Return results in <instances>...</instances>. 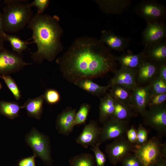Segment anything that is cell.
I'll return each mask as SVG.
<instances>
[{"mask_svg": "<svg viewBox=\"0 0 166 166\" xmlns=\"http://www.w3.org/2000/svg\"><path fill=\"white\" fill-rule=\"evenodd\" d=\"M116 61L111 50L99 39L82 37L76 39L56 61L64 77L74 84L113 72L116 69Z\"/></svg>", "mask_w": 166, "mask_h": 166, "instance_id": "6da1fadb", "label": "cell"}, {"mask_svg": "<svg viewBox=\"0 0 166 166\" xmlns=\"http://www.w3.org/2000/svg\"><path fill=\"white\" fill-rule=\"evenodd\" d=\"M56 15H34L27 26L32 32L30 39L35 43L37 50L30 52L33 61L41 63L45 60L51 62L63 49L61 37L63 30Z\"/></svg>", "mask_w": 166, "mask_h": 166, "instance_id": "7a4b0ae2", "label": "cell"}, {"mask_svg": "<svg viewBox=\"0 0 166 166\" xmlns=\"http://www.w3.org/2000/svg\"><path fill=\"white\" fill-rule=\"evenodd\" d=\"M27 0H5L2 13L4 30L12 34L27 26L34 16L32 7Z\"/></svg>", "mask_w": 166, "mask_h": 166, "instance_id": "3957f363", "label": "cell"}, {"mask_svg": "<svg viewBox=\"0 0 166 166\" xmlns=\"http://www.w3.org/2000/svg\"><path fill=\"white\" fill-rule=\"evenodd\" d=\"M160 137L148 139L140 146L135 145L134 153L139 159L142 166H151L161 157H166V143H162Z\"/></svg>", "mask_w": 166, "mask_h": 166, "instance_id": "277c9868", "label": "cell"}, {"mask_svg": "<svg viewBox=\"0 0 166 166\" xmlns=\"http://www.w3.org/2000/svg\"><path fill=\"white\" fill-rule=\"evenodd\" d=\"M135 11L147 23L165 22L166 19L165 6L155 0L140 1L135 6Z\"/></svg>", "mask_w": 166, "mask_h": 166, "instance_id": "5b68a950", "label": "cell"}, {"mask_svg": "<svg viewBox=\"0 0 166 166\" xmlns=\"http://www.w3.org/2000/svg\"><path fill=\"white\" fill-rule=\"evenodd\" d=\"M25 140L37 157L46 164L50 163L51 157L49 142L46 136L34 128L26 134Z\"/></svg>", "mask_w": 166, "mask_h": 166, "instance_id": "8992f818", "label": "cell"}, {"mask_svg": "<svg viewBox=\"0 0 166 166\" xmlns=\"http://www.w3.org/2000/svg\"><path fill=\"white\" fill-rule=\"evenodd\" d=\"M142 117L144 123L155 130L158 136L166 135V103L146 110Z\"/></svg>", "mask_w": 166, "mask_h": 166, "instance_id": "52a82bcc", "label": "cell"}, {"mask_svg": "<svg viewBox=\"0 0 166 166\" xmlns=\"http://www.w3.org/2000/svg\"><path fill=\"white\" fill-rule=\"evenodd\" d=\"M136 148L135 145L130 143L126 138L122 137L114 139L108 144L105 148L110 163L116 166L128 154L134 153Z\"/></svg>", "mask_w": 166, "mask_h": 166, "instance_id": "ba28073f", "label": "cell"}, {"mask_svg": "<svg viewBox=\"0 0 166 166\" xmlns=\"http://www.w3.org/2000/svg\"><path fill=\"white\" fill-rule=\"evenodd\" d=\"M97 143L100 146L112 139L123 137L129 128V122L110 118L103 124Z\"/></svg>", "mask_w": 166, "mask_h": 166, "instance_id": "9c48e42d", "label": "cell"}, {"mask_svg": "<svg viewBox=\"0 0 166 166\" xmlns=\"http://www.w3.org/2000/svg\"><path fill=\"white\" fill-rule=\"evenodd\" d=\"M25 62L22 56L5 48L0 51V74L7 75L32 65Z\"/></svg>", "mask_w": 166, "mask_h": 166, "instance_id": "30bf717a", "label": "cell"}, {"mask_svg": "<svg viewBox=\"0 0 166 166\" xmlns=\"http://www.w3.org/2000/svg\"><path fill=\"white\" fill-rule=\"evenodd\" d=\"M142 36L144 46L151 45L166 39L165 22H147Z\"/></svg>", "mask_w": 166, "mask_h": 166, "instance_id": "8fae6325", "label": "cell"}, {"mask_svg": "<svg viewBox=\"0 0 166 166\" xmlns=\"http://www.w3.org/2000/svg\"><path fill=\"white\" fill-rule=\"evenodd\" d=\"M149 84L143 86L139 85L132 90L129 104L133 110L142 117L146 110L150 95Z\"/></svg>", "mask_w": 166, "mask_h": 166, "instance_id": "7c38bea8", "label": "cell"}, {"mask_svg": "<svg viewBox=\"0 0 166 166\" xmlns=\"http://www.w3.org/2000/svg\"><path fill=\"white\" fill-rule=\"evenodd\" d=\"M137 70L122 67L119 69H115L113 71L114 75L109 84L111 87L120 85L132 90L138 85L136 80Z\"/></svg>", "mask_w": 166, "mask_h": 166, "instance_id": "4fadbf2b", "label": "cell"}, {"mask_svg": "<svg viewBox=\"0 0 166 166\" xmlns=\"http://www.w3.org/2000/svg\"><path fill=\"white\" fill-rule=\"evenodd\" d=\"M101 129L96 121L91 120L85 125L82 132L76 139V143L85 148L93 146L97 141Z\"/></svg>", "mask_w": 166, "mask_h": 166, "instance_id": "5bb4252c", "label": "cell"}, {"mask_svg": "<svg viewBox=\"0 0 166 166\" xmlns=\"http://www.w3.org/2000/svg\"><path fill=\"white\" fill-rule=\"evenodd\" d=\"M99 40L110 49L124 52L128 47L130 40L128 38L117 35L113 31L103 30Z\"/></svg>", "mask_w": 166, "mask_h": 166, "instance_id": "9a60e30c", "label": "cell"}, {"mask_svg": "<svg viewBox=\"0 0 166 166\" xmlns=\"http://www.w3.org/2000/svg\"><path fill=\"white\" fill-rule=\"evenodd\" d=\"M142 51L146 60L159 65L166 64V39L151 45L144 46Z\"/></svg>", "mask_w": 166, "mask_h": 166, "instance_id": "2e32d148", "label": "cell"}, {"mask_svg": "<svg viewBox=\"0 0 166 166\" xmlns=\"http://www.w3.org/2000/svg\"><path fill=\"white\" fill-rule=\"evenodd\" d=\"M76 110L67 108L57 116L56 121V127L58 132L64 135H68L72 131L74 125Z\"/></svg>", "mask_w": 166, "mask_h": 166, "instance_id": "e0dca14e", "label": "cell"}, {"mask_svg": "<svg viewBox=\"0 0 166 166\" xmlns=\"http://www.w3.org/2000/svg\"><path fill=\"white\" fill-rule=\"evenodd\" d=\"M160 65L146 60L138 69L136 77L138 84H149L158 77Z\"/></svg>", "mask_w": 166, "mask_h": 166, "instance_id": "ac0fdd59", "label": "cell"}, {"mask_svg": "<svg viewBox=\"0 0 166 166\" xmlns=\"http://www.w3.org/2000/svg\"><path fill=\"white\" fill-rule=\"evenodd\" d=\"M127 53L119 56L115 55L116 61H118L121 67L128 69H138L146 60L145 55L142 51L140 53L134 54L131 50H127Z\"/></svg>", "mask_w": 166, "mask_h": 166, "instance_id": "d6986e66", "label": "cell"}, {"mask_svg": "<svg viewBox=\"0 0 166 166\" xmlns=\"http://www.w3.org/2000/svg\"><path fill=\"white\" fill-rule=\"evenodd\" d=\"M95 2L100 9L107 14L121 13L129 6L130 0H97Z\"/></svg>", "mask_w": 166, "mask_h": 166, "instance_id": "ffe728a7", "label": "cell"}, {"mask_svg": "<svg viewBox=\"0 0 166 166\" xmlns=\"http://www.w3.org/2000/svg\"><path fill=\"white\" fill-rule=\"evenodd\" d=\"M45 101L44 94L33 98H29L22 105L25 109L28 116L40 120L43 112Z\"/></svg>", "mask_w": 166, "mask_h": 166, "instance_id": "44dd1931", "label": "cell"}, {"mask_svg": "<svg viewBox=\"0 0 166 166\" xmlns=\"http://www.w3.org/2000/svg\"><path fill=\"white\" fill-rule=\"evenodd\" d=\"M115 101L114 111L110 118L129 123L132 118L138 115L133 110L129 104L115 100Z\"/></svg>", "mask_w": 166, "mask_h": 166, "instance_id": "7402d4cb", "label": "cell"}, {"mask_svg": "<svg viewBox=\"0 0 166 166\" xmlns=\"http://www.w3.org/2000/svg\"><path fill=\"white\" fill-rule=\"evenodd\" d=\"M75 85L93 95L99 97L107 93L111 86L109 84L105 86L98 85L91 79H85L77 81L73 84Z\"/></svg>", "mask_w": 166, "mask_h": 166, "instance_id": "603a6c76", "label": "cell"}, {"mask_svg": "<svg viewBox=\"0 0 166 166\" xmlns=\"http://www.w3.org/2000/svg\"><path fill=\"white\" fill-rule=\"evenodd\" d=\"M115 101L109 93L100 97L99 121L103 124L112 115L114 109Z\"/></svg>", "mask_w": 166, "mask_h": 166, "instance_id": "cb8c5ba5", "label": "cell"}, {"mask_svg": "<svg viewBox=\"0 0 166 166\" xmlns=\"http://www.w3.org/2000/svg\"><path fill=\"white\" fill-rule=\"evenodd\" d=\"M22 106L14 101H0V114L6 117L14 119L19 116Z\"/></svg>", "mask_w": 166, "mask_h": 166, "instance_id": "d4e9b609", "label": "cell"}, {"mask_svg": "<svg viewBox=\"0 0 166 166\" xmlns=\"http://www.w3.org/2000/svg\"><path fill=\"white\" fill-rule=\"evenodd\" d=\"M110 88L109 94L113 99L124 103L129 104L132 89L118 85H113Z\"/></svg>", "mask_w": 166, "mask_h": 166, "instance_id": "484cf974", "label": "cell"}, {"mask_svg": "<svg viewBox=\"0 0 166 166\" xmlns=\"http://www.w3.org/2000/svg\"><path fill=\"white\" fill-rule=\"evenodd\" d=\"M70 166H95L94 156L89 153H84L71 157L69 160Z\"/></svg>", "mask_w": 166, "mask_h": 166, "instance_id": "4316f807", "label": "cell"}, {"mask_svg": "<svg viewBox=\"0 0 166 166\" xmlns=\"http://www.w3.org/2000/svg\"><path fill=\"white\" fill-rule=\"evenodd\" d=\"M5 41L9 42L14 52L21 56H22L23 52L28 49L27 41L22 40L16 35L6 34Z\"/></svg>", "mask_w": 166, "mask_h": 166, "instance_id": "83f0119b", "label": "cell"}, {"mask_svg": "<svg viewBox=\"0 0 166 166\" xmlns=\"http://www.w3.org/2000/svg\"><path fill=\"white\" fill-rule=\"evenodd\" d=\"M91 109L88 103L82 104L78 111L76 112L74 120L75 126L85 124Z\"/></svg>", "mask_w": 166, "mask_h": 166, "instance_id": "f1b7e54d", "label": "cell"}, {"mask_svg": "<svg viewBox=\"0 0 166 166\" xmlns=\"http://www.w3.org/2000/svg\"><path fill=\"white\" fill-rule=\"evenodd\" d=\"M0 78L3 80L15 99L19 100L21 97V92L14 80L8 75H0Z\"/></svg>", "mask_w": 166, "mask_h": 166, "instance_id": "f546056e", "label": "cell"}, {"mask_svg": "<svg viewBox=\"0 0 166 166\" xmlns=\"http://www.w3.org/2000/svg\"><path fill=\"white\" fill-rule=\"evenodd\" d=\"M150 94L166 93V82L157 77L149 83Z\"/></svg>", "mask_w": 166, "mask_h": 166, "instance_id": "4dcf8cb0", "label": "cell"}, {"mask_svg": "<svg viewBox=\"0 0 166 166\" xmlns=\"http://www.w3.org/2000/svg\"><path fill=\"white\" fill-rule=\"evenodd\" d=\"M166 93L150 94L148 100L147 107L149 109L165 103Z\"/></svg>", "mask_w": 166, "mask_h": 166, "instance_id": "1f68e13d", "label": "cell"}, {"mask_svg": "<svg viewBox=\"0 0 166 166\" xmlns=\"http://www.w3.org/2000/svg\"><path fill=\"white\" fill-rule=\"evenodd\" d=\"M45 100L50 105H54L58 103L61 99L59 92L53 89L46 90L44 94Z\"/></svg>", "mask_w": 166, "mask_h": 166, "instance_id": "d6a6232c", "label": "cell"}, {"mask_svg": "<svg viewBox=\"0 0 166 166\" xmlns=\"http://www.w3.org/2000/svg\"><path fill=\"white\" fill-rule=\"evenodd\" d=\"M99 146L96 143L92 146L91 150L94 154L96 166H105L106 162L105 156L100 149Z\"/></svg>", "mask_w": 166, "mask_h": 166, "instance_id": "836d02e7", "label": "cell"}, {"mask_svg": "<svg viewBox=\"0 0 166 166\" xmlns=\"http://www.w3.org/2000/svg\"><path fill=\"white\" fill-rule=\"evenodd\" d=\"M137 141L136 145L139 146L146 143L148 140V130L140 123L136 130Z\"/></svg>", "mask_w": 166, "mask_h": 166, "instance_id": "e575fe53", "label": "cell"}, {"mask_svg": "<svg viewBox=\"0 0 166 166\" xmlns=\"http://www.w3.org/2000/svg\"><path fill=\"white\" fill-rule=\"evenodd\" d=\"M122 166H142L140 161L133 153H130L121 161Z\"/></svg>", "mask_w": 166, "mask_h": 166, "instance_id": "d590c367", "label": "cell"}, {"mask_svg": "<svg viewBox=\"0 0 166 166\" xmlns=\"http://www.w3.org/2000/svg\"><path fill=\"white\" fill-rule=\"evenodd\" d=\"M49 0H34L30 3L31 7H36L37 8V14H42L48 7L49 3Z\"/></svg>", "mask_w": 166, "mask_h": 166, "instance_id": "8d00e7d4", "label": "cell"}, {"mask_svg": "<svg viewBox=\"0 0 166 166\" xmlns=\"http://www.w3.org/2000/svg\"><path fill=\"white\" fill-rule=\"evenodd\" d=\"M126 134L127 139L131 143L136 145L137 141L136 130L134 126L132 125L127 130Z\"/></svg>", "mask_w": 166, "mask_h": 166, "instance_id": "74e56055", "label": "cell"}, {"mask_svg": "<svg viewBox=\"0 0 166 166\" xmlns=\"http://www.w3.org/2000/svg\"><path fill=\"white\" fill-rule=\"evenodd\" d=\"M37 156L35 155L26 157L21 160L18 162V166H35V158Z\"/></svg>", "mask_w": 166, "mask_h": 166, "instance_id": "f35d334b", "label": "cell"}, {"mask_svg": "<svg viewBox=\"0 0 166 166\" xmlns=\"http://www.w3.org/2000/svg\"><path fill=\"white\" fill-rule=\"evenodd\" d=\"M158 77L166 82V64L160 65Z\"/></svg>", "mask_w": 166, "mask_h": 166, "instance_id": "ab89813d", "label": "cell"}, {"mask_svg": "<svg viewBox=\"0 0 166 166\" xmlns=\"http://www.w3.org/2000/svg\"><path fill=\"white\" fill-rule=\"evenodd\" d=\"M151 166H166V157L159 159Z\"/></svg>", "mask_w": 166, "mask_h": 166, "instance_id": "60d3db41", "label": "cell"}, {"mask_svg": "<svg viewBox=\"0 0 166 166\" xmlns=\"http://www.w3.org/2000/svg\"><path fill=\"white\" fill-rule=\"evenodd\" d=\"M6 35L4 30L2 13L0 11V35L3 37L5 39Z\"/></svg>", "mask_w": 166, "mask_h": 166, "instance_id": "b9f144b4", "label": "cell"}, {"mask_svg": "<svg viewBox=\"0 0 166 166\" xmlns=\"http://www.w3.org/2000/svg\"><path fill=\"white\" fill-rule=\"evenodd\" d=\"M5 41V38L0 35V51L5 48L4 46V43Z\"/></svg>", "mask_w": 166, "mask_h": 166, "instance_id": "7bdbcfd3", "label": "cell"}, {"mask_svg": "<svg viewBox=\"0 0 166 166\" xmlns=\"http://www.w3.org/2000/svg\"><path fill=\"white\" fill-rule=\"evenodd\" d=\"M2 85L1 83H0V89H1L2 88Z\"/></svg>", "mask_w": 166, "mask_h": 166, "instance_id": "ee69618b", "label": "cell"}]
</instances>
